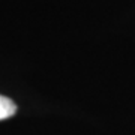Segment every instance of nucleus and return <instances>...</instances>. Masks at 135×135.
<instances>
[{
  "label": "nucleus",
  "instance_id": "nucleus-1",
  "mask_svg": "<svg viewBox=\"0 0 135 135\" xmlns=\"http://www.w3.org/2000/svg\"><path fill=\"white\" fill-rule=\"evenodd\" d=\"M17 111V105L12 99L6 96H2L0 95V120H5V119H9L15 114Z\"/></svg>",
  "mask_w": 135,
  "mask_h": 135
}]
</instances>
